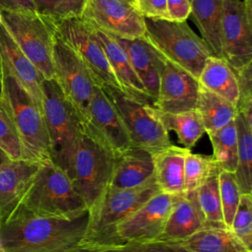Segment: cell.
I'll list each match as a JSON object with an SVG mask.
<instances>
[{
	"mask_svg": "<svg viewBox=\"0 0 252 252\" xmlns=\"http://www.w3.org/2000/svg\"><path fill=\"white\" fill-rule=\"evenodd\" d=\"M88 213L74 220L36 217L22 205L0 228L4 252H69L85 238Z\"/></svg>",
	"mask_w": 252,
	"mask_h": 252,
	"instance_id": "obj_1",
	"label": "cell"
},
{
	"mask_svg": "<svg viewBox=\"0 0 252 252\" xmlns=\"http://www.w3.org/2000/svg\"><path fill=\"white\" fill-rule=\"evenodd\" d=\"M0 101L17 130L22 147V159L38 164L51 161L42 109L9 74H0Z\"/></svg>",
	"mask_w": 252,
	"mask_h": 252,
	"instance_id": "obj_2",
	"label": "cell"
},
{
	"mask_svg": "<svg viewBox=\"0 0 252 252\" xmlns=\"http://www.w3.org/2000/svg\"><path fill=\"white\" fill-rule=\"evenodd\" d=\"M21 205L43 218L74 220L88 213L68 174L52 161L39 166Z\"/></svg>",
	"mask_w": 252,
	"mask_h": 252,
	"instance_id": "obj_3",
	"label": "cell"
},
{
	"mask_svg": "<svg viewBox=\"0 0 252 252\" xmlns=\"http://www.w3.org/2000/svg\"><path fill=\"white\" fill-rule=\"evenodd\" d=\"M42 113L51 161L69 174L83 132L84 121L54 79L42 82Z\"/></svg>",
	"mask_w": 252,
	"mask_h": 252,
	"instance_id": "obj_4",
	"label": "cell"
},
{
	"mask_svg": "<svg viewBox=\"0 0 252 252\" xmlns=\"http://www.w3.org/2000/svg\"><path fill=\"white\" fill-rule=\"evenodd\" d=\"M166 60L198 77L213 56L208 44L197 35L186 21L145 18L143 36Z\"/></svg>",
	"mask_w": 252,
	"mask_h": 252,
	"instance_id": "obj_5",
	"label": "cell"
},
{
	"mask_svg": "<svg viewBox=\"0 0 252 252\" xmlns=\"http://www.w3.org/2000/svg\"><path fill=\"white\" fill-rule=\"evenodd\" d=\"M155 176L147 183L128 189L107 188L88 211V225L79 244L110 243L114 227L146 201L159 193Z\"/></svg>",
	"mask_w": 252,
	"mask_h": 252,
	"instance_id": "obj_6",
	"label": "cell"
},
{
	"mask_svg": "<svg viewBox=\"0 0 252 252\" xmlns=\"http://www.w3.org/2000/svg\"><path fill=\"white\" fill-rule=\"evenodd\" d=\"M0 21L42 77L53 79V22L32 10H0Z\"/></svg>",
	"mask_w": 252,
	"mask_h": 252,
	"instance_id": "obj_7",
	"label": "cell"
},
{
	"mask_svg": "<svg viewBox=\"0 0 252 252\" xmlns=\"http://www.w3.org/2000/svg\"><path fill=\"white\" fill-rule=\"evenodd\" d=\"M115 156L84 127L68 176L88 211L109 186Z\"/></svg>",
	"mask_w": 252,
	"mask_h": 252,
	"instance_id": "obj_8",
	"label": "cell"
},
{
	"mask_svg": "<svg viewBox=\"0 0 252 252\" xmlns=\"http://www.w3.org/2000/svg\"><path fill=\"white\" fill-rule=\"evenodd\" d=\"M112 103L128 132L132 147L155 154L172 145L168 132L156 118L151 106L128 96L119 88H100Z\"/></svg>",
	"mask_w": 252,
	"mask_h": 252,
	"instance_id": "obj_9",
	"label": "cell"
},
{
	"mask_svg": "<svg viewBox=\"0 0 252 252\" xmlns=\"http://www.w3.org/2000/svg\"><path fill=\"white\" fill-rule=\"evenodd\" d=\"M52 59L53 79L57 82L67 99L76 107L85 124L96 85L83 61L58 35L55 29Z\"/></svg>",
	"mask_w": 252,
	"mask_h": 252,
	"instance_id": "obj_10",
	"label": "cell"
},
{
	"mask_svg": "<svg viewBox=\"0 0 252 252\" xmlns=\"http://www.w3.org/2000/svg\"><path fill=\"white\" fill-rule=\"evenodd\" d=\"M53 25L58 35L83 61L96 86L120 89L104 49L89 24L81 17H73L55 21Z\"/></svg>",
	"mask_w": 252,
	"mask_h": 252,
	"instance_id": "obj_11",
	"label": "cell"
},
{
	"mask_svg": "<svg viewBox=\"0 0 252 252\" xmlns=\"http://www.w3.org/2000/svg\"><path fill=\"white\" fill-rule=\"evenodd\" d=\"M81 18L91 27L120 38L145 34V17L134 0H86Z\"/></svg>",
	"mask_w": 252,
	"mask_h": 252,
	"instance_id": "obj_12",
	"label": "cell"
},
{
	"mask_svg": "<svg viewBox=\"0 0 252 252\" xmlns=\"http://www.w3.org/2000/svg\"><path fill=\"white\" fill-rule=\"evenodd\" d=\"M221 58L237 72L252 63V13L241 0H221Z\"/></svg>",
	"mask_w": 252,
	"mask_h": 252,
	"instance_id": "obj_13",
	"label": "cell"
},
{
	"mask_svg": "<svg viewBox=\"0 0 252 252\" xmlns=\"http://www.w3.org/2000/svg\"><path fill=\"white\" fill-rule=\"evenodd\" d=\"M176 195L159 192L146 201L113 229L110 243L159 239Z\"/></svg>",
	"mask_w": 252,
	"mask_h": 252,
	"instance_id": "obj_14",
	"label": "cell"
},
{
	"mask_svg": "<svg viewBox=\"0 0 252 252\" xmlns=\"http://www.w3.org/2000/svg\"><path fill=\"white\" fill-rule=\"evenodd\" d=\"M84 129L115 157L132 147L120 116L98 86L94 89Z\"/></svg>",
	"mask_w": 252,
	"mask_h": 252,
	"instance_id": "obj_15",
	"label": "cell"
},
{
	"mask_svg": "<svg viewBox=\"0 0 252 252\" xmlns=\"http://www.w3.org/2000/svg\"><path fill=\"white\" fill-rule=\"evenodd\" d=\"M199 91L200 84L195 77L165 59L153 107L171 113L195 110Z\"/></svg>",
	"mask_w": 252,
	"mask_h": 252,
	"instance_id": "obj_16",
	"label": "cell"
},
{
	"mask_svg": "<svg viewBox=\"0 0 252 252\" xmlns=\"http://www.w3.org/2000/svg\"><path fill=\"white\" fill-rule=\"evenodd\" d=\"M0 74L13 76L42 109V82L44 78L23 53L1 21Z\"/></svg>",
	"mask_w": 252,
	"mask_h": 252,
	"instance_id": "obj_17",
	"label": "cell"
},
{
	"mask_svg": "<svg viewBox=\"0 0 252 252\" xmlns=\"http://www.w3.org/2000/svg\"><path fill=\"white\" fill-rule=\"evenodd\" d=\"M40 165L24 159L0 165V228L20 208Z\"/></svg>",
	"mask_w": 252,
	"mask_h": 252,
	"instance_id": "obj_18",
	"label": "cell"
},
{
	"mask_svg": "<svg viewBox=\"0 0 252 252\" xmlns=\"http://www.w3.org/2000/svg\"><path fill=\"white\" fill-rule=\"evenodd\" d=\"M111 36L125 50L136 75L155 103L165 58L144 37L127 39Z\"/></svg>",
	"mask_w": 252,
	"mask_h": 252,
	"instance_id": "obj_19",
	"label": "cell"
},
{
	"mask_svg": "<svg viewBox=\"0 0 252 252\" xmlns=\"http://www.w3.org/2000/svg\"><path fill=\"white\" fill-rule=\"evenodd\" d=\"M93 29L104 49L112 72L122 92L141 103L154 106V100L136 75L125 50L110 34L94 28Z\"/></svg>",
	"mask_w": 252,
	"mask_h": 252,
	"instance_id": "obj_20",
	"label": "cell"
},
{
	"mask_svg": "<svg viewBox=\"0 0 252 252\" xmlns=\"http://www.w3.org/2000/svg\"><path fill=\"white\" fill-rule=\"evenodd\" d=\"M206 226L196 191L176 195L159 239L181 242Z\"/></svg>",
	"mask_w": 252,
	"mask_h": 252,
	"instance_id": "obj_21",
	"label": "cell"
},
{
	"mask_svg": "<svg viewBox=\"0 0 252 252\" xmlns=\"http://www.w3.org/2000/svg\"><path fill=\"white\" fill-rule=\"evenodd\" d=\"M154 178L153 154L130 147L115 157L109 188L128 189L141 186Z\"/></svg>",
	"mask_w": 252,
	"mask_h": 252,
	"instance_id": "obj_22",
	"label": "cell"
},
{
	"mask_svg": "<svg viewBox=\"0 0 252 252\" xmlns=\"http://www.w3.org/2000/svg\"><path fill=\"white\" fill-rule=\"evenodd\" d=\"M189 152L172 144L153 154L154 176L160 192L170 195L184 192V161Z\"/></svg>",
	"mask_w": 252,
	"mask_h": 252,
	"instance_id": "obj_23",
	"label": "cell"
},
{
	"mask_svg": "<svg viewBox=\"0 0 252 252\" xmlns=\"http://www.w3.org/2000/svg\"><path fill=\"white\" fill-rule=\"evenodd\" d=\"M198 82L202 88L237 105L239 92L236 73L223 58L211 56L206 61Z\"/></svg>",
	"mask_w": 252,
	"mask_h": 252,
	"instance_id": "obj_24",
	"label": "cell"
},
{
	"mask_svg": "<svg viewBox=\"0 0 252 252\" xmlns=\"http://www.w3.org/2000/svg\"><path fill=\"white\" fill-rule=\"evenodd\" d=\"M193 21L215 56L221 57V0H190Z\"/></svg>",
	"mask_w": 252,
	"mask_h": 252,
	"instance_id": "obj_25",
	"label": "cell"
},
{
	"mask_svg": "<svg viewBox=\"0 0 252 252\" xmlns=\"http://www.w3.org/2000/svg\"><path fill=\"white\" fill-rule=\"evenodd\" d=\"M180 243L189 252H252L226 227L205 226Z\"/></svg>",
	"mask_w": 252,
	"mask_h": 252,
	"instance_id": "obj_26",
	"label": "cell"
},
{
	"mask_svg": "<svg viewBox=\"0 0 252 252\" xmlns=\"http://www.w3.org/2000/svg\"><path fill=\"white\" fill-rule=\"evenodd\" d=\"M195 110L207 134L224 127L233 121L238 113L235 105L201 86Z\"/></svg>",
	"mask_w": 252,
	"mask_h": 252,
	"instance_id": "obj_27",
	"label": "cell"
},
{
	"mask_svg": "<svg viewBox=\"0 0 252 252\" xmlns=\"http://www.w3.org/2000/svg\"><path fill=\"white\" fill-rule=\"evenodd\" d=\"M151 110L167 132L173 131L176 134L179 144L187 150L191 151L205 133L201 118L196 110L171 113L160 111L153 106H151Z\"/></svg>",
	"mask_w": 252,
	"mask_h": 252,
	"instance_id": "obj_28",
	"label": "cell"
},
{
	"mask_svg": "<svg viewBox=\"0 0 252 252\" xmlns=\"http://www.w3.org/2000/svg\"><path fill=\"white\" fill-rule=\"evenodd\" d=\"M237 130V161L234 176L241 194H252V124L241 113L235 119Z\"/></svg>",
	"mask_w": 252,
	"mask_h": 252,
	"instance_id": "obj_29",
	"label": "cell"
},
{
	"mask_svg": "<svg viewBox=\"0 0 252 252\" xmlns=\"http://www.w3.org/2000/svg\"><path fill=\"white\" fill-rule=\"evenodd\" d=\"M220 170V167L218 165L206 181L196 190L197 201L204 216L206 226L225 227L219 188Z\"/></svg>",
	"mask_w": 252,
	"mask_h": 252,
	"instance_id": "obj_30",
	"label": "cell"
},
{
	"mask_svg": "<svg viewBox=\"0 0 252 252\" xmlns=\"http://www.w3.org/2000/svg\"><path fill=\"white\" fill-rule=\"evenodd\" d=\"M69 252H189L180 242L156 239L143 242L81 244Z\"/></svg>",
	"mask_w": 252,
	"mask_h": 252,
	"instance_id": "obj_31",
	"label": "cell"
},
{
	"mask_svg": "<svg viewBox=\"0 0 252 252\" xmlns=\"http://www.w3.org/2000/svg\"><path fill=\"white\" fill-rule=\"evenodd\" d=\"M208 136L213 147L212 156L220 169L234 172L237 161V130L234 120Z\"/></svg>",
	"mask_w": 252,
	"mask_h": 252,
	"instance_id": "obj_32",
	"label": "cell"
},
{
	"mask_svg": "<svg viewBox=\"0 0 252 252\" xmlns=\"http://www.w3.org/2000/svg\"><path fill=\"white\" fill-rule=\"evenodd\" d=\"M219 164L213 156L187 154L184 161V192L196 191Z\"/></svg>",
	"mask_w": 252,
	"mask_h": 252,
	"instance_id": "obj_33",
	"label": "cell"
},
{
	"mask_svg": "<svg viewBox=\"0 0 252 252\" xmlns=\"http://www.w3.org/2000/svg\"><path fill=\"white\" fill-rule=\"evenodd\" d=\"M34 11L53 22L81 17L86 0H31Z\"/></svg>",
	"mask_w": 252,
	"mask_h": 252,
	"instance_id": "obj_34",
	"label": "cell"
},
{
	"mask_svg": "<svg viewBox=\"0 0 252 252\" xmlns=\"http://www.w3.org/2000/svg\"><path fill=\"white\" fill-rule=\"evenodd\" d=\"M219 188L223 222L225 227L229 228L241 196L234 172L220 169L219 173Z\"/></svg>",
	"mask_w": 252,
	"mask_h": 252,
	"instance_id": "obj_35",
	"label": "cell"
},
{
	"mask_svg": "<svg viewBox=\"0 0 252 252\" xmlns=\"http://www.w3.org/2000/svg\"><path fill=\"white\" fill-rule=\"evenodd\" d=\"M229 229L249 251H252V194H241Z\"/></svg>",
	"mask_w": 252,
	"mask_h": 252,
	"instance_id": "obj_36",
	"label": "cell"
},
{
	"mask_svg": "<svg viewBox=\"0 0 252 252\" xmlns=\"http://www.w3.org/2000/svg\"><path fill=\"white\" fill-rule=\"evenodd\" d=\"M0 150L12 160L22 159L20 139L8 112L0 101Z\"/></svg>",
	"mask_w": 252,
	"mask_h": 252,
	"instance_id": "obj_37",
	"label": "cell"
},
{
	"mask_svg": "<svg viewBox=\"0 0 252 252\" xmlns=\"http://www.w3.org/2000/svg\"><path fill=\"white\" fill-rule=\"evenodd\" d=\"M236 73L239 97L236 105L247 122L252 124V63L246 65Z\"/></svg>",
	"mask_w": 252,
	"mask_h": 252,
	"instance_id": "obj_38",
	"label": "cell"
},
{
	"mask_svg": "<svg viewBox=\"0 0 252 252\" xmlns=\"http://www.w3.org/2000/svg\"><path fill=\"white\" fill-rule=\"evenodd\" d=\"M135 4L145 18L167 19L166 0H135Z\"/></svg>",
	"mask_w": 252,
	"mask_h": 252,
	"instance_id": "obj_39",
	"label": "cell"
},
{
	"mask_svg": "<svg viewBox=\"0 0 252 252\" xmlns=\"http://www.w3.org/2000/svg\"><path fill=\"white\" fill-rule=\"evenodd\" d=\"M167 20L182 22L190 16V0H166Z\"/></svg>",
	"mask_w": 252,
	"mask_h": 252,
	"instance_id": "obj_40",
	"label": "cell"
},
{
	"mask_svg": "<svg viewBox=\"0 0 252 252\" xmlns=\"http://www.w3.org/2000/svg\"><path fill=\"white\" fill-rule=\"evenodd\" d=\"M0 10H32L31 0H0Z\"/></svg>",
	"mask_w": 252,
	"mask_h": 252,
	"instance_id": "obj_41",
	"label": "cell"
},
{
	"mask_svg": "<svg viewBox=\"0 0 252 252\" xmlns=\"http://www.w3.org/2000/svg\"><path fill=\"white\" fill-rule=\"evenodd\" d=\"M241 1H242L243 5H244L245 9H246L248 12L252 13V0H241Z\"/></svg>",
	"mask_w": 252,
	"mask_h": 252,
	"instance_id": "obj_42",
	"label": "cell"
},
{
	"mask_svg": "<svg viewBox=\"0 0 252 252\" xmlns=\"http://www.w3.org/2000/svg\"><path fill=\"white\" fill-rule=\"evenodd\" d=\"M9 160H10V158L5 155L4 152H2V151L0 150V165L3 164V163H5V162H7V161H9ZM11 160H12V159H11Z\"/></svg>",
	"mask_w": 252,
	"mask_h": 252,
	"instance_id": "obj_43",
	"label": "cell"
},
{
	"mask_svg": "<svg viewBox=\"0 0 252 252\" xmlns=\"http://www.w3.org/2000/svg\"><path fill=\"white\" fill-rule=\"evenodd\" d=\"M0 252H4V248H3V244H2L1 238H0Z\"/></svg>",
	"mask_w": 252,
	"mask_h": 252,
	"instance_id": "obj_44",
	"label": "cell"
},
{
	"mask_svg": "<svg viewBox=\"0 0 252 252\" xmlns=\"http://www.w3.org/2000/svg\"><path fill=\"white\" fill-rule=\"evenodd\" d=\"M134 1H135V0H134Z\"/></svg>",
	"mask_w": 252,
	"mask_h": 252,
	"instance_id": "obj_45",
	"label": "cell"
}]
</instances>
